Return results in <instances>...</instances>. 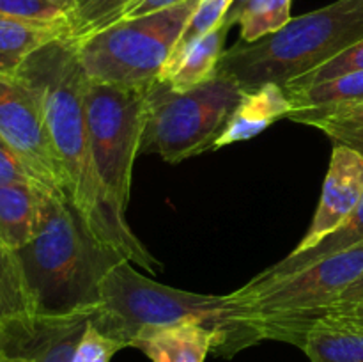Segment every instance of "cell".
I'll return each instance as SVG.
<instances>
[{"label":"cell","instance_id":"6da1fadb","mask_svg":"<svg viewBox=\"0 0 363 362\" xmlns=\"http://www.w3.org/2000/svg\"><path fill=\"white\" fill-rule=\"evenodd\" d=\"M20 75L41 102L50 138L66 180V195L92 233L147 272L158 273L162 263L131 231L126 212L106 190L92 155L85 123L84 94L87 73L78 57V39H59L32 53Z\"/></svg>","mask_w":363,"mask_h":362},{"label":"cell","instance_id":"7a4b0ae2","mask_svg":"<svg viewBox=\"0 0 363 362\" xmlns=\"http://www.w3.org/2000/svg\"><path fill=\"white\" fill-rule=\"evenodd\" d=\"M35 314L92 312L105 277L124 258L99 240L67 195L45 192L34 238L16 251Z\"/></svg>","mask_w":363,"mask_h":362},{"label":"cell","instance_id":"3957f363","mask_svg":"<svg viewBox=\"0 0 363 362\" xmlns=\"http://www.w3.org/2000/svg\"><path fill=\"white\" fill-rule=\"evenodd\" d=\"M177 323H199L216 330L215 353L225 358L259 343L257 336L236 319L229 295H201L165 286L142 275L130 259L105 277L99 304L91 312V325L123 348H133L149 330Z\"/></svg>","mask_w":363,"mask_h":362},{"label":"cell","instance_id":"277c9868","mask_svg":"<svg viewBox=\"0 0 363 362\" xmlns=\"http://www.w3.org/2000/svg\"><path fill=\"white\" fill-rule=\"evenodd\" d=\"M363 39V0H337L293 18L286 27L223 52L218 73L248 92L266 84L287 85Z\"/></svg>","mask_w":363,"mask_h":362},{"label":"cell","instance_id":"5b68a950","mask_svg":"<svg viewBox=\"0 0 363 362\" xmlns=\"http://www.w3.org/2000/svg\"><path fill=\"white\" fill-rule=\"evenodd\" d=\"M363 273V243L321 259L284 279L240 287L229 298L236 319L259 341L277 339L301 348L312 323Z\"/></svg>","mask_w":363,"mask_h":362},{"label":"cell","instance_id":"8992f818","mask_svg":"<svg viewBox=\"0 0 363 362\" xmlns=\"http://www.w3.org/2000/svg\"><path fill=\"white\" fill-rule=\"evenodd\" d=\"M241 96L240 85L222 73L183 92L156 78L145 89L140 153H155L165 162L179 163L213 151Z\"/></svg>","mask_w":363,"mask_h":362},{"label":"cell","instance_id":"52a82bcc","mask_svg":"<svg viewBox=\"0 0 363 362\" xmlns=\"http://www.w3.org/2000/svg\"><path fill=\"white\" fill-rule=\"evenodd\" d=\"M199 0L124 18L78 39V57L89 80L149 87L162 77Z\"/></svg>","mask_w":363,"mask_h":362},{"label":"cell","instance_id":"ba28073f","mask_svg":"<svg viewBox=\"0 0 363 362\" xmlns=\"http://www.w3.org/2000/svg\"><path fill=\"white\" fill-rule=\"evenodd\" d=\"M145 89L94 80L85 85V123L94 162L106 190L124 212L144 133Z\"/></svg>","mask_w":363,"mask_h":362},{"label":"cell","instance_id":"9c48e42d","mask_svg":"<svg viewBox=\"0 0 363 362\" xmlns=\"http://www.w3.org/2000/svg\"><path fill=\"white\" fill-rule=\"evenodd\" d=\"M0 138L20 156L41 187L66 195V180L50 138L41 102L16 73L0 71Z\"/></svg>","mask_w":363,"mask_h":362},{"label":"cell","instance_id":"30bf717a","mask_svg":"<svg viewBox=\"0 0 363 362\" xmlns=\"http://www.w3.org/2000/svg\"><path fill=\"white\" fill-rule=\"evenodd\" d=\"M89 322L91 312H73L62 316L34 314L2 323L0 351L30 362H73Z\"/></svg>","mask_w":363,"mask_h":362},{"label":"cell","instance_id":"8fae6325","mask_svg":"<svg viewBox=\"0 0 363 362\" xmlns=\"http://www.w3.org/2000/svg\"><path fill=\"white\" fill-rule=\"evenodd\" d=\"M363 199V156L346 146H333L328 172L323 183L321 199L294 252L314 247L325 236L339 229L360 206Z\"/></svg>","mask_w":363,"mask_h":362},{"label":"cell","instance_id":"7c38bea8","mask_svg":"<svg viewBox=\"0 0 363 362\" xmlns=\"http://www.w3.org/2000/svg\"><path fill=\"white\" fill-rule=\"evenodd\" d=\"M291 112L293 105L284 85L266 84L254 91L243 92L225 130L213 146V151L236 142L250 141Z\"/></svg>","mask_w":363,"mask_h":362},{"label":"cell","instance_id":"4fadbf2b","mask_svg":"<svg viewBox=\"0 0 363 362\" xmlns=\"http://www.w3.org/2000/svg\"><path fill=\"white\" fill-rule=\"evenodd\" d=\"M284 89L293 105L287 119L311 126L321 117L363 105V71H353L307 87Z\"/></svg>","mask_w":363,"mask_h":362},{"label":"cell","instance_id":"5bb4252c","mask_svg":"<svg viewBox=\"0 0 363 362\" xmlns=\"http://www.w3.org/2000/svg\"><path fill=\"white\" fill-rule=\"evenodd\" d=\"M216 343V330L199 323H177L142 334L133 348L151 362H206Z\"/></svg>","mask_w":363,"mask_h":362},{"label":"cell","instance_id":"9a60e30c","mask_svg":"<svg viewBox=\"0 0 363 362\" xmlns=\"http://www.w3.org/2000/svg\"><path fill=\"white\" fill-rule=\"evenodd\" d=\"M73 35L71 21H38L0 14V71L16 73L34 52Z\"/></svg>","mask_w":363,"mask_h":362},{"label":"cell","instance_id":"2e32d148","mask_svg":"<svg viewBox=\"0 0 363 362\" xmlns=\"http://www.w3.org/2000/svg\"><path fill=\"white\" fill-rule=\"evenodd\" d=\"M45 192L39 185H0V238L14 251L34 238Z\"/></svg>","mask_w":363,"mask_h":362},{"label":"cell","instance_id":"e0dca14e","mask_svg":"<svg viewBox=\"0 0 363 362\" xmlns=\"http://www.w3.org/2000/svg\"><path fill=\"white\" fill-rule=\"evenodd\" d=\"M363 243V199L360 206L357 208V212L339 227L333 233H330L328 236L323 238L318 245L307 248V251L301 252H291L289 256L279 261L277 265L269 266L264 272H261L259 275H255L247 286H262V284H268L272 280L284 279V277L291 275V273L298 272V270H303L307 266L314 265V263L321 261V259L332 258V256L340 254L344 251H350V248L357 247V245Z\"/></svg>","mask_w":363,"mask_h":362},{"label":"cell","instance_id":"ac0fdd59","mask_svg":"<svg viewBox=\"0 0 363 362\" xmlns=\"http://www.w3.org/2000/svg\"><path fill=\"white\" fill-rule=\"evenodd\" d=\"M301 350L311 362H363V327L321 316L305 334Z\"/></svg>","mask_w":363,"mask_h":362},{"label":"cell","instance_id":"d6986e66","mask_svg":"<svg viewBox=\"0 0 363 362\" xmlns=\"http://www.w3.org/2000/svg\"><path fill=\"white\" fill-rule=\"evenodd\" d=\"M229 25L225 21L218 25L215 31L202 35L199 41L188 46L177 62L162 77L174 91H190L204 82L211 80L218 73V64L223 55Z\"/></svg>","mask_w":363,"mask_h":362},{"label":"cell","instance_id":"ffe728a7","mask_svg":"<svg viewBox=\"0 0 363 362\" xmlns=\"http://www.w3.org/2000/svg\"><path fill=\"white\" fill-rule=\"evenodd\" d=\"M35 314V305L25 280L16 251L0 238V323Z\"/></svg>","mask_w":363,"mask_h":362},{"label":"cell","instance_id":"44dd1931","mask_svg":"<svg viewBox=\"0 0 363 362\" xmlns=\"http://www.w3.org/2000/svg\"><path fill=\"white\" fill-rule=\"evenodd\" d=\"M291 2L293 0H250L238 21L241 27L240 41L254 43L286 27L293 20Z\"/></svg>","mask_w":363,"mask_h":362},{"label":"cell","instance_id":"7402d4cb","mask_svg":"<svg viewBox=\"0 0 363 362\" xmlns=\"http://www.w3.org/2000/svg\"><path fill=\"white\" fill-rule=\"evenodd\" d=\"M233 4L234 0H199L194 14H191L190 20H188L183 34H181L179 41H177L176 48H174L172 55H170L169 62H167L165 70H163L162 77L177 62V59L183 55V52L188 46L194 45L195 41H199V39H201L202 35L208 34V32L215 31V28L225 20L227 13H229Z\"/></svg>","mask_w":363,"mask_h":362},{"label":"cell","instance_id":"603a6c76","mask_svg":"<svg viewBox=\"0 0 363 362\" xmlns=\"http://www.w3.org/2000/svg\"><path fill=\"white\" fill-rule=\"evenodd\" d=\"M135 0H78L71 25L73 38H85L106 25L116 23Z\"/></svg>","mask_w":363,"mask_h":362},{"label":"cell","instance_id":"cb8c5ba5","mask_svg":"<svg viewBox=\"0 0 363 362\" xmlns=\"http://www.w3.org/2000/svg\"><path fill=\"white\" fill-rule=\"evenodd\" d=\"M311 126L321 130L333 146H346L363 156V105L321 117Z\"/></svg>","mask_w":363,"mask_h":362},{"label":"cell","instance_id":"d4e9b609","mask_svg":"<svg viewBox=\"0 0 363 362\" xmlns=\"http://www.w3.org/2000/svg\"><path fill=\"white\" fill-rule=\"evenodd\" d=\"M78 0H0V14L38 21H73Z\"/></svg>","mask_w":363,"mask_h":362},{"label":"cell","instance_id":"484cf974","mask_svg":"<svg viewBox=\"0 0 363 362\" xmlns=\"http://www.w3.org/2000/svg\"><path fill=\"white\" fill-rule=\"evenodd\" d=\"M353 71H363V39L330 59L328 62L321 64L319 67L308 71L307 75L296 78L284 87H307V85L321 84V82L332 80V78L342 77V75L353 73Z\"/></svg>","mask_w":363,"mask_h":362},{"label":"cell","instance_id":"4316f807","mask_svg":"<svg viewBox=\"0 0 363 362\" xmlns=\"http://www.w3.org/2000/svg\"><path fill=\"white\" fill-rule=\"evenodd\" d=\"M119 350H123V346L117 341L103 336L89 322L74 351L73 362H110Z\"/></svg>","mask_w":363,"mask_h":362},{"label":"cell","instance_id":"83f0119b","mask_svg":"<svg viewBox=\"0 0 363 362\" xmlns=\"http://www.w3.org/2000/svg\"><path fill=\"white\" fill-rule=\"evenodd\" d=\"M0 185H39L20 156L2 138H0Z\"/></svg>","mask_w":363,"mask_h":362},{"label":"cell","instance_id":"f1b7e54d","mask_svg":"<svg viewBox=\"0 0 363 362\" xmlns=\"http://www.w3.org/2000/svg\"><path fill=\"white\" fill-rule=\"evenodd\" d=\"M183 2H186V0H135L133 4H130V6L124 9V13L121 14L119 20H124V18L145 16V14L158 13V11L169 9V7H174V6H179V4H183Z\"/></svg>","mask_w":363,"mask_h":362},{"label":"cell","instance_id":"f546056e","mask_svg":"<svg viewBox=\"0 0 363 362\" xmlns=\"http://www.w3.org/2000/svg\"><path fill=\"white\" fill-rule=\"evenodd\" d=\"M362 298H363V273L358 277L357 280H354L353 284H351L350 287H347L346 291H344L342 295H340L339 298H337L335 302H333L332 305H330L328 309H326L325 312H323L321 316L332 314V312H339V311H342V309L351 307L353 304L360 302ZM321 316H319V318H321Z\"/></svg>","mask_w":363,"mask_h":362},{"label":"cell","instance_id":"4dcf8cb0","mask_svg":"<svg viewBox=\"0 0 363 362\" xmlns=\"http://www.w3.org/2000/svg\"><path fill=\"white\" fill-rule=\"evenodd\" d=\"M326 316H333V318H342L347 319V322H353L357 325L363 327V298L357 304H353L351 307L342 309L339 312H332V314H326Z\"/></svg>","mask_w":363,"mask_h":362},{"label":"cell","instance_id":"1f68e13d","mask_svg":"<svg viewBox=\"0 0 363 362\" xmlns=\"http://www.w3.org/2000/svg\"><path fill=\"white\" fill-rule=\"evenodd\" d=\"M248 2H250V0H234V4L230 6L229 13H227L225 20H223V21H225L229 27L236 25L238 21H240V16H241V13L245 11V7L248 6Z\"/></svg>","mask_w":363,"mask_h":362},{"label":"cell","instance_id":"d6a6232c","mask_svg":"<svg viewBox=\"0 0 363 362\" xmlns=\"http://www.w3.org/2000/svg\"><path fill=\"white\" fill-rule=\"evenodd\" d=\"M0 362H30L23 357H18V355H9L0 351Z\"/></svg>","mask_w":363,"mask_h":362},{"label":"cell","instance_id":"836d02e7","mask_svg":"<svg viewBox=\"0 0 363 362\" xmlns=\"http://www.w3.org/2000/svg\"><path fill=\"white\" fill-rule=\"evenodd\" d=\"M0 329H2V323H0Z\"/></svg>","mask_w":363,"mask_h":362}]
</instances>
